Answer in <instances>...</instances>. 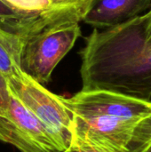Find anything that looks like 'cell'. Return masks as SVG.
<instances>
[{
  "label": "cell",
  "mask_w": 151,
  "mask_h": 152,
  "mask_svg": "<svg viewBox=\"0 0 151 152\" xmlns=\"http://www.w3.org/2000/svg\"><path fill=\"white\" fill-rule=\"evenodd\" d=\"M80 76L83 90H109L151 102V44L145 14L85 38Z\"/></svg>",
  "instance_id": "obj_1"
},
{
  "label": "cell",
  "mask_w": 151,
  "mask_h": 152,
  "mask_svg": "<svg viewBox=\"0 0 151 152\" xmlns=\"http://www.w3.org/2000/svg\"><path fill=\"white\" fill-rule=\"evenodd\" d=\"M79 23L47 24L42 13L32 17L19 36L23 41L21 69L38 83H50L53 70L81 36Z\"/></svg>",
  "instance_id": "obj_2"
},
{
  "label": "cell",
  "mask_w": 151,
  "mask_h": 152,
  "mask_svg": "<svg viewBox=\"0 0 151 152\" xmlns=\"http://www.w3.org/2000/svg\"><path fill=\"white\" fill-rule=\"evenodd\" d=\"M0 141L20 152L63 151L48 128L12 91L1 71Z\"/></svg>",
  "instance_id": "obj_3"
},
{
  "label": "cell",
  "mask_w": 151,
  "mask_h": 152,
  "mask_svg": "<svg viewBox=\"0 0 151 152\" xmlns=\"http://www.w3.org/2000/svg\"><path fill=\"white\" fill-rule=\"evenodd\" d=\"M7 80L12 91L48 128L62 151L69 148L74 116L64 97L52 93L23 70L7 77Z\"/></svg>",
  "instance_id": "obj_4"
},
{
  "label": "cell",
  "mask_w": 151,
  "mask_h": 152,
  "mask_svg": "<svg viewBox=\"0 0 151 152\" xmlns=\"http://www.w3.org/2000/svg\"><path fill=\"white\" fill-rule=\"evenodd\" d=\"M73 116L71 145L95 152H130L142 126L149 119L127 120L108 115Z\"/></svg>",
  "instance_id": "obj_5"
},
{
  "label": "cell",
  "mask_w": 151,
  "mask_h": 152,
  "mask_svg": "<svg viewBox=\"0 0 151 152\" xmlns=\"http://www.w3.org/2000/svg\"><path fill=\"white\" fill-rule=\"evenodd\" d=\"M64 102L75 116L108 115L127 120L151 118V102L109 90H83Z\"/></svg>",
  "instance_id": "obj_6"
},
{
  "label": "cell",
  "mask_w": 151,
  "mask_h": 152,
  "mask_svg": "<svg viewBox=\"0 0 151 152\" xmlns=\"http://www.w3.org/2000/svg\"><path fill=\"white\" fill-rule=\"evenodd\" d=\"M151 0H93L83 21L94 28H111L140 16Z\"/></svg>",
  "instance_id": "obj_7"
},
{
  "label": "cell",
  "mask_w": 151,
  "mask_h": 152,
  "mask_svg": "<svg viewBox=\"0 0 151 152\" xmlns=\"http://www.w3.org/2000/svg\"><path fill=\"white\" fill-rule=\"evenodd\" d=\"M22 48L23 41L21 37L0 26V71L6 77L22 70Z\"/></svg>",
  "instance_id": "obj_8"
},
{
  "label": "cell",
  "mask_w": 151,
  "mask_h": 152,
  "mask_svg": "<svg viewBox=\"0 0 151 152\" xmlns=\"http://www.w3.org/2000/svg\"><path fill=\"white\" fill-rule=\"evenodd\" d=\"M93 0H50L51 8L66 15L73 22L83 21Z\"/></svg>",
  "instance_id": "obj_9"
},
{
  "label": "cell",
  "mask_w": 151,
  "mask_h": 152,
  "mask_svg": "<svg viewBox=\"0 0 151 152\" xmlns=\"http://www.w3.org/2000/svg\"><path fill=\"white\" fill-rule=\"evenodd\" d=\"M15 12L27 15L35 16L47 11L51 6L50 0H2Z\"/></svg>",
  "instance_id": "obj_10"
},
{
  "label": "cell",
  "mask_w": 151,
  "mask_h": 152,
  "mask_svg": "<svg viewBox=\"0 0 151 152\" xmlns=\"http://www.w3.org/2000/svg\"><path fill=\"white\" fill-rule=\"evenodd\" d=\"M30 17L33 16L20 14L0 0V26L4 28L19 34L22 26Z\"/></svg>",
  "instance_id": "obj_11"
},
{
  "label": "cell",
  "mask_w": 151,
  "mask_h": 152,
  "mask_svg": "<svg viewBox=\"0 0 151 152\" xmlns=\"http://www.w3.org/2000/svg\"><path fill=\"white\" fill-rule=\"evenodd\" d=\"M130 152H151V118L142 126Z\"/></svg>",
  "instance_id": "obj_12"
},
{
  "label": "cell",
  "mask_w": 151,
  "mask_h": 152,
  "mask_svg": "<svg viewBox=\"0 0 151 152\" xmlns=\"http://www.w3.org/2000/svg\"><path fill=\"white\" fill-rule=\"evenodd\" d=\"M147 20V39L151 44V8L145 13Z\"/></svg>",
  "instance_id": "obj_13"
},
{
  "label": "cell",
  "mask_w": 151,
  "mask_h": 152,
  "mask_svg": "<svg viewBox=\"0 0 151 152\" xmlns=\"http://www.w3.org/2000/svg\"><path fill=\"white\" fill-rule=\"evenodd\" d=\"M61 152H95L88 149H85V148H81V147H77V146H73L71 145L69 148L66 149L65 151Z\"/></svg>",
  "instance_id": "obj_14"
}]
</instances>
